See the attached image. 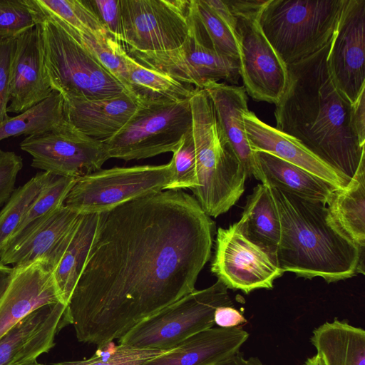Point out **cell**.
<instances>
[{
	"label": "cell",
	"instance_id": "1",
	"mask_svg": "<svg viewBox=\"0 0 365 365\" xmlns=\"http://www.w3.org/2000/svg\"><path fill=\"white\" fill-rule=\"evenodd\" d=\"M214 222L196 199L166 190L101 213L63 315L78 341L97 346L195 289L211 256Z\"/></svg>",
	"mask_w": 365,
	"mask_h": 365
},
{
	"label": "cell",
	"instance_id": "2",
	"mask_svg": "<svg viewBox=\"0 0 365 365\" xmlns=\"http://www.w3.org/2000/svg\"><path fill=\"white\" fill-rule=\"evenodd\" d=\"M331 41L314 54L287 66L288 81L276 104L275 128L351 180L365 158V143L354 127L352 104L338 89L329 70Z\"/></svg>",
	"mask_w": 365,
	"mask_h": 365
},
{
	"label": "cell",
	"instance_id": "3",
	"mask_svg": "<svg viewBox=\"0 0 365 365\" xmlns=\"http://www.w3.org/2000/svg\"><path fill=\"white\" fill-rule=\"evenodd\" d=\"M270 188L281 226L275 261L284 272L328 283L364 273V249L343 232L325 202Z\"/></svg>",
	"mask_w": 365,
	"mask_h": 365
},
{
	"label": "cell",
	"instance_id": "4",
	"mask_svg": "<svg viewBox=\"0 0 365 365\" xmlns=\"http://www.w3.org/2000/svg\"><path fill=\"white\" fill-rule=\"evenodd\" d=\"M190 102L199 182L192 191L206 215L217 217L242 196L247 176L221 137L206 91L197 88Z\"/></svg>",
	"mask_w": 365,
	"mask_h": 365
},
{
	"label": "cell",
	"instance_id": "5",
	"mask_svg": "<svg viewBox=\"0 0 365 365\" xmlns=\"http://www.w3.org/2000/svg\"><path fill=\"white\" fill-rule=\"evenodd\" d=\"M45 68L62 96L99 99L127 91L52 14L31 0ZM128 92V91H127Z\"/></svg>",
	"mask_w": 365,
	"mask_h": 365
},
{
	"label": "cell",
	"instance_id": "6",
	"mask_svg": "<svg viewBox=\"0 0 365 365\" xmlns=\"http://www.w3.org/2000/svg\"><path fill=\"white\" fill-rule=\"evenodd\" d=\"M345 0H267L260 28L286 66L317 52L334 36Z\"/></svg>",
	"mask_w": 365,
	"mask_h": 365
},
{
	"label": "cell",
	"instance_id": "7",
	"mask_svg": "<svg viewBox=\"0 0 365 365\" xmlns=\"http://www.w3.org/2000/svg\"><path fill=\"white\" fill-rule=\"evenodd\" d=\"M227 287L220 280L195 289L148 317L118 339V344L140 349L168 351L191 336L215 325V310L233 306Z\"/></svg>",
	"mask_w": 365,
	"mask_h": 365
},
{
	"label": "cell",
	"instance_id": "8",
	"mask_svg": "<svg viewBox=\"0 0 365 365\" xmlns=\"http://www.w3.org/2000/svg\"><path fill=\"white\" fill-rule=\"evenodd\" d=\"M191 128L190 99L142 102L123 128L103 142L110 158L140 160L173 153Z\"/></svg>",
	"mask_w": 365,
	"mask_h": 365
},
{
	"label": "cell",
	"instance_id": "9",
	"mask_svg": "<svg viewBox=\"0 0 365 365\" xmlns=\"http://www.w3.org/2000/svg\"><path fill=\"white\" fill-rule=\"evenodd\" d=\"M173 164L100 169L77 178L64 205L79 214L103 213L138 198L163 191Z\"/></svg>",
	"mask_w": 365,
	"mask_h": 365
},
{
	"label": "cell",
	"instance_id": "10",
	"mask_svg": "<svg viewBox=\"0 0 365 365\" xmlns=\"http://www.w3.org/2000/svg\"><path fill=\"white\" fill-rule=\"evenodd\" d=\"M267 0H226L237 19L240 77L255 101L277 104L288 81L287 68L264 35L259 17Z\"/></svg>",
	"mask_w": 365,
	"mask_h": 365
},
{
	"label": "cell",
	"instance_id": "11",
	"mask_svg": "<svg viewBox=\"0 0 365 365\" xmlns=\"http://www.w3.org/2000/svg\"><path fill=\"white\" fill-rule=\"evenodd\" d=\"M128 53L143 66L196 88L203 89L207 83L220 80L236 85L240 78L239 60L212 48L191 6L188 34L180 46L154 52L128 50Z\"/></svg>",
	"mask_w": 365,
	"mask_h": 365
},
{
	"label": "cell",
	"instance_id": "12",
	"mask_svg": "<svg viewBox=\"0 0 365 365\" xmlns=\"http://www.w3.org/2000/svg\"><path fill=\"white\" fill-rule=\"evenodd\" d=\"M191 0H120L122 43L140 52L175 49L189 31Z\"/></svg>",
	"mask_w": 365,
	"mask_h": 365
},
{
	"label": "cell",
	"instance_id": "13",
	"mask_svg": "<svg viewBox=\"0 0 365 365\" xmlns=\"http://www.w3.org/2000/svg\"><path fill=\"white\" fill-rule=\"evenodd\" d=\"M20 147L32 156V167L61 177L77 178L93 173L110 158L103 141L80 133L65 120L27 136Z\"/></svg>",
	"mask_w": 365,
	"mask_h": 365
},
{
	"label": "cell",
	"instance_id": "14",
	"mask_svg": "<svg viewBox=\"0 0 365 365\" xmlns=\"http://www.w3.org/2000/svg\"><path fill=\"white\" fill-rule=\"evenodd\" d=\"M211 272L227 289L245 294L272 289L284 273L275 259L248 240L236 223L218 228Z\"/></svg>",
	"mask_w": 365,
	"mask_h": 365
},
{
	"label": "cell",
	"instance_id": "15",
	"mask_svg": "<svg viewBox=\"0 0 365 365\" xmlns=\"http://www.w3.org/2000/svg\"><path fill=\"white\" fill-rule=\"evenodd\" d=\"M81 215L63 205L33 221L4 246L0 254V263L16 266L40 261L53 272L72 238Z\"/></svg>",
	"mask_w": 365,
	"mask_h": 365
},
{
	"label": "cell",
	"instance_id": "16",
	"mask_svg": "<svg viewBox=\"0 0 365 365\" xmlns=\"http://www.w3.org/2000/svg\"><path fill=\"white\" fill-rule=\"evenodd\" d=\"M327 63L338 89L354 103L365 91V0H345Z\"/></svg>",
	"mask_w": 365,
	"mask_h": 365
},
{
	"label": "cell",
	"instance_id": "17",
	"mask_svg": "<svg viewBox=\"0 0 365 365\" xmlns=\"http://www.w3.org/2000/svg\"><path fill=\"white\" fill-rule=\"evenodd\" d=\"M58 302L62 301L53 272L42 262L14 266L0 297V338L32 312Z\"/></svg>",
	"mask_w": 365,
	"mask_h": 365
},
{
	"label": "cell",
	"instance_id": "18",
	"mask_svg": "<svg viewBox=\"0 0 365 365\" xmlns=\"http://www.w3.org/2000/svg\"><path fill=\"white\" fill-rule=\"evenodd\" d=\"M66 305L43 306L30 313L0 338V365H21L36 361L54 346L57 333L64 327Z\"/></svg>",
	"mask_w": 365,
	"mask_h": 365
},
{
	"label": "cell",
	"instance_id": "19",
	"mask_svg": "<svg viewBox=\"0 0 365 365\" xmlns=\"http://www.w3.org/2000/svg\"><path fill=\"white\" fill-rule=\"evenodd\" d=\"M203 89L212 102L221 137L245 168L247 178L267 184L245 129L243 115L249 109L244 86L210 82Z\"/></svg>",
	"mask_w": 365,
	"mask_h": 365
},
{
	"label": "cell",
	"instance_id": "20",
	"mask_svg": "<svg viewBox=\"0 0 365 365\" xmlns=\"http://www.w3.org/2000/svg\"><path fill=\"white\" fill-rule=\"evenodd\" d=\"M53 91L35 26L16 38L11 65L10 105L7 112L22 113L46 99Z\"/></svg>",
	"mask_w": 365,
	"mask_h": 365
},
{
	"label": "cell",
	"instance_id": "21",
	"mask_svg": "<svg viewBox=\"0 0 365 365\" xmlns=\"http://www.w3.org/2000/svg\"><path fill=\"white\" fill-rule=\"evenodd\" d=\"M63 98L64 120L80 133L101 141L117 134L140 103L127 91L99 99Z\"/></svg>",
	"mask_w": 365,
	"mask_h": 365
},
{
	"label": "cell",
	"instance_id": "22",
	"mask_svg": "<svg viewBox=\"0 0 365 365\" xmlns=\"http://www.w3.org/2000/svg\"><path fill=\"white\" fill-rule=\"evenodd\" d=\"M245 132L254 151H262L295 165L327 181L336 188L350 180L329 167L299 140L261 120L249 110L243 115Z\"/></svg>",
	"mask_w": 365,
	"mask_h": 365
},
{
	"label": "cell",
	"instance_id": "23",
	"mask_svg": "<svg viewBox=\"0 0 365 365\" xmlns=\"http://www.w3.org/2000/svg\"><path fill=\"white\" fill-rule=\"evenodd\" d=\"M248 338V332L240 327H212L143 365H222L240 351Z\"/></svg>",
	"mask_w": 365,
	"mask_h": 365
},
{
	"label": "cell",
	"instance_id": "24",
	"mask_svg": "<svg viewBox=\"0 0 365 365\" xmlns=\"http://www.w3.org/2000/svg\"><path fill=\"white\" fill-rule=\"evenodd\" d=\"M241 232L275 259L280 240L279 214L269 184L259 183L247 196L240 220Z\"/></svg>",
	"mask_w": 365,
	"mask_h": 365
},
{
	"label": "cell",
	"instance_id": "25",
	"mask_svg": "<svg viewBox=\"0 0 365 365\" xmlns=\"http://www.w3.org/2000/svg\"><path fill=\"white\" fill-rule=\"evenodd\" d=\"M310 341L325 365H365V331L346 320L326 322Z\"/></svg>",
	"mask_w": 365,
	"mask_h": 365
},
{
	"label": "cell",
	"instance_id": "26",
	"mask_svg": "<svg viewBox=\"0 0 365 365\" xmlns=\"http://www.w3.org/2000/svg\"><path fill=\"white\" fill-rule=\"evenodd\" d=\"M267 184L299 197L327 203L335 187L295 165L262 151H255Z\"/></svg>",
	"mask_w": 365,
	"mask_h": 365
},
{
	"label": "cell",
	"instance_id": "27",
	"mask_svg": "<svg viewBox=\"0 0 365 365\" xmlns=\"http://www.w3.org/2000/svg\"><path fill=\"white\" fill-rule=\"evenodd\" d=\"M101 213L81 214L72 238L53 271L62 302L67 306L94 243Z\"/></svg>",
	"mask_w": 365,
	"mask_h": 365
},
{
	"label": "cell",
	"instance_id": "28",
	"mask_svg": "<svg viewBox=\"0 0 365 365\" xmlns=\"http://www.w3.org/2000/svg\"><path fill=\"white\" fill-rule=\"evenodd\" d=\"M327 207L343 232L361 249L365 247V158L342 188L330 195Z\"/></svg>",
	"mask_w": 365,
	"mask_h": 365
},
{
	"label": "cell",
	"instance_id": "29",
	"mask_svg": "<svg viewBox=\"0 0 365 365\" xmlns=\"http://www.w3.org/2000/svg\"><path fill=\"white\" fill-rule=\"evenodd\" d=\"M125 60L127 91L139 103L189 100L197 90L195 87L180 83L161 72L143 66L128 52Z\"/></svg>",
	"mask_w": 365,
	"mask_h": 365
},
{
	"label": "cell",
	"instance_id": "30",
	"mask_svg": "<svg viewBox=\"0 0 365 365\" xmlns=\"http://www.w3.org/2000/svg\"><path fill=\"white\" fill-rule=\"evenodd\" d=\"M63 120V98L54 90L43 101L0 123V141L21 135L40 134Z\"/></svg>",
	"mask_w": 365,
	"mask_h": 365
},
{
	"label": "cell",
	"instance_id": "31",
	"mask_svg": "<svg viewBox=\"0 0 365 365\" xmlns=\"http://www.w3.org/2000/svg\"><path fill=\"white\" fill-rule=\"evenodd\" d=\"M54 176L44 171L38 173L12 193L0 211V254L14 235L30 205Z\"/></svg>",
	"mask_w": 365,
	"mask_h": 365
},
{
	"label": "cell",
	"instance_id": "32",
	"mask_svg": "<svg viewBox=\"0 0 365 365\" xmlns=\"http://www.w3.org/2000/svg\"><path fill=\"white\" fill-rule=\"evenodd\" d=\"M55 17L127 91V69L125 60L127 51L123 45L108 33H80Z\"/></svg>",
	"mask_w": 365,
	"mask_h": 365
},
{
	"label": "cell",
	"instance_id": "33",
	"mask_svg": "<svg viewBox=\"0 0 365 365\" xmlns=\"http://www.w3.org/2000/svg\"><path fill=\"white\" fill-rule=\"evenodd\" d=\"M44 10L80 33H108L88 1L36 0Z\"/></svg>",
	"mask_w": 365,
	"mask_h": 365
},
{
	"label": "cell",
	"instance_id": "34",
	"mask_svg": "<svg viewBox=\"0 0 365 365\" xmlns=\"http://www.w3.org/2000/svg\"><path fill=\"white\" fill-rule=\"evenodd\" d=\"M166 351L140 349L113 341L97 346L94 354L88 359L66 361L55 365H143L148 360Z\"/></svg>",
	"mask_w": 365,
	"mask_h": 365
},
{
	"label": "cell",
	"instance_id": "35",
	"mask_svg": "<svg viewBox=\"0 0 365 365\" xmlns=\"http://www.w3.org/2000/svg\"><path fill=\"white\" fill-rule=\"evenodd\" d=\"M191 8L212 48L221 55L239 60L236 37L204 0H191Z\"/></svg>",
	"mask_w": 365,
	"mask_h": 365
},
{
	"label": "cell",
	"instance_id": "36",
	"mask_svg": "<svg viewBox=\"0 0 365 365\" xmlns=\"http://www.w3.org/2000/svg\"><path fill=\"white\" fill-rule=\"evenodd\" d=\"M76 180V178H74L55 175L42 188L30 205L11 238L21 232L33 221L63 206L66 196L73 186Z\"/></svg>",
	"mask_w": 365,
	"mask_h": 365
},
{
	"label": "cell",
	"instance_id": "37",
	"mask_svg": "<svg viewBox=\"0 0 365 365\" xmlns=\"http://www.w3.org/2000/svg\"><path fill=\"white\" fill-rule=\"evenodd\" d=\"M173 176L165 190L194 189L198 186L197 160L192 128L173 153Z\"/></svg>",
	"mask_w": 365,
	"mask_h": 365
},
{
	"label": "cell",
	"instance_id": "38",
	"mask_svg": "<svg viewBox=\"0 0 365 365\" xmlns=\"http://www.w3.org/2000/svg\"><path fill=\"white\" fill-rule=\"evenodd\" d=\"M35 26L31 0H0V39L16 38Z\"/></svg>",
	"mask_w": 365,
	"mask_h": 365
},
{
	"label": "cell",
	"instance_id": "39",
	"mask_svg": "<svg viewBox=\"0 0 365 365\" xmlns=\"http://www.w3.org/2000/svg\"><path fill=\"white\" fill-rule=\"evenodd\" d=\"M16 38L0 39V123L9 116L11 65Z\"/></svg>",
	"mask_w": 365,
	"mask_h": 365
},
{
	"label": "cell",
	"instance_id": "40",
	"mask_svg": "<svg viewBox=\"0 0 365 365\" xmlns=\"http://www.w3.org/2000/svg\"><path fill=\"white\" fill-rule=\"evenodd\" d=\"M108 34L122 44L120 0L88 1Z\"/></svg>",
	"mask_w": 365,
	"mask_h": 365
},
{
	"label": "cell",
	"instance_id": "41",
	"mask_svg": "<svg viewBox=\"0 0 365 365\" xmlns=\"http://www.w3.org/2000/svg\"><path fill=\"white\" fill-rule=\"evenodd\" d=\"M23 168V159L13 151L0 150V206L15 190V182Z\"/></svg>",
	"mask_w": 365,
	"mask_h": 365
},
{
	"label": "cell",
	"instance_id": "42",
	"mask_svg": "<svg viewBox=\"0 0 365 365\" xmlns=\"http://www.w3.org/2000/svg\"><path fill=\"white\" fill-rule=\"evenodd\" d=\"M246 322L244 315L233 306H221L215 310L214 322L218 327H237Z\"/></svg>",
	"mask_w": 365,
	"mask_h": 365
},
{
	"label": "cell",
	"instance_id": "43",
	"mask_svg": "<svg viewBox=\"0 0 365 365\" xmlns=\"http://www.w3.org/2000/svg\"><path fill=\"white\" fill-rule=\"evenodd\" d=\"M215 14L227 26L237 38V19L226 0H204Z\"/></svg>",
	"mask_w": 365,
	"mask_h": 365
},
{
	"label": "cell",
	"instance_id": "44",
	"mask_svg": "<svg viewBox=\"0 0 365 365\" xmlns=\"http://www.w3.org/2000/svg\"><path fill=\"white\" fill-rule=\"evenodd\" d=\"M365 91L352 104V120L359 140L365 143Z\"/></svg>",
	"mask_w": 365,
	"mask_h": 365
},
{
	"label": "cell",
	"instance_id": "45",
	"mask_svg": "<svg viewBox=\"0 0 365 365\" xmlns=\"http://www.w3.org/2000/svg\"><path fill=\"white\" fill-rule=\"evenodd\" d=\"M222 365H264L259 358L255 356L245 357L239 351Z\"/></svg>",
	"mask_w": 365,
	"mask_h": 365
},
{
	"label": "cell",
	"instance_id": "46",
	"mask_svg": "<svg viewBox=\"0 0 365 365\" xmlns=\"http://www.w3.org/2000/svg\"><path fill=\"white\" fill-rule=\"evenodd\" d=\"M12 272L13 267L0 263V297L9 282Z\"/></svg>",
	"mask_w": 365,
	"mask_h": 365
},
{
	"label": "cell",
	"instance_id": "47",
	"mask_svg": "<svg viewBox=\"0 0 365 365\" xmlns=\"http://www.w3.org/2000/svg\"><path fill=\"white\" fill-rule=\"evenodd\" d=\"M304 365H325L321 357L317 354L316 355L307 358Z\"/></svg>",
	"mask_w": 365,
	"mask_h": 365
},
{
	"label": "cell",
	"instance_id": "48",
	"mask_svg": "<svg viewBox=\"0 0 365 365\" xmlns=\"http://www.w3.org/2000/svg\"><path fill=\"white\" fill-rule=\"evenodd\" d=\"M21 365H43V364L38 363L37 361H34L32 362L21 364Z\"/></svg>",
	"mask_w": 365,
	"mask_h": 365
}]
</instances>
